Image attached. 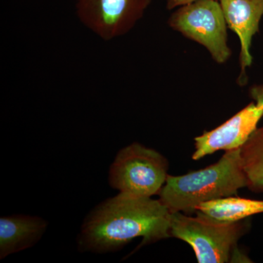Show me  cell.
<instances>
[{
    "label": "cell",
    "mask_w": 263,
    "mask_h": 263,
    "mask_svg": "<svg viewBox=\"0 0 263 263\" xmlns=\"http://www.w3.org/2000/svg\"><path fill=\"white\" fill-rule=\"evenodd\" d=\"M262 117V107L255 103L249 104L216 129L196 137L193 160H200L219 150L228 152L241 148L257 129Z\"/></svg>",
    "instance_id": "52a82bcc"
},
{
    "label": "cell",
    "mask_w": 263,
    "mask_h": 263,
    "mask_svg": "<svg viewBox=\"0 0 263 263\" xmlns=\"http://www.w3.org/2000/svg\"><path fill=\"white\" fill-rule=\"evenodd\" d=\"M168 162L152 148L134 143L119 151L109 171V183L121 193L152 197L165 183Z\"/></svg>",
    "instance_id": "277c9868"
},
{
    "label": "cell",
    "mask_w": 263,
    "mask_h": 263,
    "mask_svg": "<svg viewBox=\"0 0 263 263\" xmlns=\"http://www.w3.org/2000/svg\"><path fill=\"white\" fill-rule=\"evenodd\" d=\"M251 96L254 99L255 103L263 108V84L255 86L250 91Z\"/></svg>",
    "instance_id": "7c38bea8"
},
{
    "label": "cell",
    "mask_w": 263,
    "mask_h": 263,
    "mask_svg": "<svg viewBox=\"0 0 263 263\" xmlns=\"http://www.w3.org/2000/svg\"><path fill=\"white\" fill-rule=\"evenodd\" d=\"M199 1V0H167V8L168 10H173L174 8H179V7L183 6L193 3L194 2ZM219 1V0H216Z\"/></svg>",
    "instance_id": "4fadbf2b"
},
{
    "label": "cell",
    "mask_w": 263,
    "mask_h": 263,
    "mask_svg": "<svg viewBox=\"0 0 263 263\" xmlns=\"http://www.w3.org/2000/svg\"><path fill=\"white\" fill-rule=\"evenodd\" d=\"M240 148L228 151L215 164L183 176H167L159 193L171 213H196L200 203L233 196L247 186Z\"/></svg>",
    "instance_id": "7a4b0ae2"
},
{
    "label": "cell",
    "mask_w": 263,
    "mask_h": 263,
    "mask_svg": "<svg viewBox=\"0 0 263 263\" xmlns=\"http://www.w3.org/2000/svg\"><path fill=\"white\" fill-rule=\"evenodd\" d=\"M242 163L252 192L263 193V126L257 128L240 148Z\"/></svg>",
    "instance_id": "8fae6325"
},
{
    "label": "cell",
    "mask_w": 263,
    "mask_h": 263,
    "mask_svg": "<svg viewBox=\"0 0 263 263\" xmlns=\"http://www.w3.org/2000/svg\"><path fill=\"white\" fill-rule=\"evenodd\" d=\"M48 224L37 216L13 215L0 219V259L30 248L41 239Z\"/></svg>",
    "instance_id": "9c48e42d"
},
{
    "label": "cell",
    "mask_w": 263,
    "mask_h": 263,
    "mask_svg": "<svg viewBox=\"0 0 263 263\" xmlns=\"http://www.w3.org/2000/svg\"><path fill=\"white\" fill-rule=\"evenodd\" d=\"M171 214L160 200L119 193L100 204L86 218L79 248L97 253L115 252L142 237L139 247L171 236Z\"/></svg>",
    "instance_id": "6da1fadb"
},
{
    "label": "cell",
    "mask_w": 263,
    "mask_h": 263,
    "mask_svg": "<svg viewBox=\"0 0 263 263\" xmlns=\"http://www.w3.org/2000/svg\"><path fill=\"white\" fill-rule=\"evenodd\" d=\"M213 220L224 223L238 222L249 216L263 213V200L226 197L202 202L197 212Z\"/></svg>",
    "instance_id": "30bf717a"
},
{
    "label": "cell",
    "mask_w": 263,
    "mask_h": 263,
    "mask_svg": "<svg viewBox=\"0 0 263 263\" xmlns=\"http://www.w3.org/2000/svg\"><path fill=\"white\" fill-rule=\"evenodd\" d=\"M227 24L239 37L240 74L238 84L245 85L246 70L252 64V38L259 32L263 15V0H219Z\"/></svg>",
    "instance_id": "ba28073f"
},
{
    "label": "cell",
    "mask_w": 263,
    "mask_h": 263,
    "mask_svg": "<svg viewBox=\"0 0 263 263\" xmlns=\"http://www.w3.org/2000/svg\"><path fill=\"white\" fill-rule=\"evenodd\" d=\"M152 0H76V13L90 30L105 41L129 32Z\"/></svg>",
    "instance_id": "8992f818"
},
{
    "label": "cell",
    "mask_w": 263,
    "mask_h": 263,
    "mask_svg": "<svg viewBox=\"0 0 263 263\" xmlns=\"http://www.w3.org/2000/svg\"><path fill=\"white\" fill-rule=\"evenodd\" d=\"M191 216L171 213L170 233L191 246L199 263H224L236 255L234 251L240 238L248 231L243 220L224 223L213 220L200 213Z\"/></svg>",
    "instance_id": "3957f363"
},
{
    "label": "cell",
    "mask_w": 263,
    "mask_h": 263,
    "mask_svg": "<svg viewBox=\"0 0 263 263\" xmlns=\"http://www.w3.org/2000/svg\"><path fill=\"white\" fill-rule=\"evenodd\" d=\"M170 27L204 46L218 64L229 60L228 24L219 1L199 0L179 7L168 19Z\"/></svg>",
    "instance_id": "5b68a950"
}]
</instances>
